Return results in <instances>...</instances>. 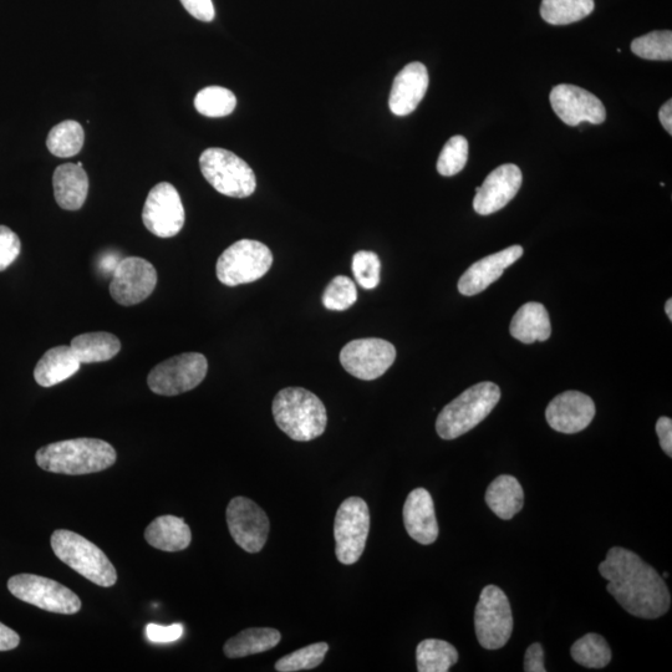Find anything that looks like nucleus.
I'll return each mask as SVG.
<instances>
[{"label": "nucleus", "mask_w": 672, "mask_h": 672, "mask_svg": "<svg viewBox=\"0 0 672 672\" xmlns=\"http://www.w3.org/2000/svg\"><path fill=\"white\" fill-rule=\"evenodd\" d=\"M599 573L607 580V590L616 602L636 618L658 619L669 612L668 585L638 554L614 547L600 563Z\"/></svg>", "instance_id": "obj_1"}, {"label": "nucleus", "mask_w": 672, "mask_h": 672, "mask_svg": "<svg viewBox=\"0 0 672 672\" xmlns=\"http://www.w3.org/2000/svg\"><path fill=\"white\" fill-rule=\"evenodd\" d=\"M116 451L99 439L54 442L39 448L35 460L44 471L81 476L108 470L116 462Z\"/></svg>", "instance_id": "obj_2"}, {"label": "nucleus", "mask_w": 672, "mask_h": 672, "mask_svg": "<svg viewBox=\"0 0 672 672\" xmlns=\"http://www.w3.org/2000/svg\"><path fill=\"white\" fill-rule=\"evenodd\" d=\"M273 416L279 429L290 439L299 442L318 439L328 424L323 401L303 388L279 391L273 401Z\"/></svg>", "instance_id": "obj_3"}, {"label": "nucleus", "mask_w": 672, "mask_h": 672, "mask_svg": "<svg viewBox=\"0 0 672 672\" xmlns=\"http://www.w3.org/2000/svg\"><path fill=\"white\" fill-rule=\"evenodd\" d=\"M501 400V390L493 383H480L444 407L436 421L437 434L455 440L481 424Z\"/></svg>", "instance_id": "obj_4"}, {"label": "nucleus", "mask_w": 672, "mask_h": 672, "mask_svg": "<svg viewBox=\"0 0 672 672\" xmlns=\"http://www.w3.org/2000/svg\"><path fill=\"white\" fill-rule=\"evenodd\" d=\"M55 556L76 573L99 587L110 588L117 582V573L106 554L80 534L59 529L52 536Z\"/></svg>", "instance_id": "obj_5"}, {"label": "nucleus", "mask_w": 672, "mask_h": 672, "mask_svg": "<svg viewBox=\"0 0 672 672\" xmlns=\"http://www.w3.org/2000/svg\"><path fill=\"white\" fill-rule=\"evenodd\" d=\"M200 167L207 182L224 196L246 198L256 191L257 180L251 166L231 151L216 147L203 151Z\"/></svg>", "instance_id": "obj_6"}, {"label": "nucleus", "mask_w": 672, "mask_h": 672, "mask_svg": "<svg viewBox=\"0 0 672 672\" xmlns=\"http://www.w3.org/2000/svg\"><path fill=\"white\" fill-rule=\"evenodd\" d=\"M272 264L273 254L266 244L242 239L218 258L217 278L227 287L253 283L266 276Z\"/></svg>", "instance_id": "obj_7"}, {"label": "nucleus", "mask_w": 672, "mask_h": 672, "mask_svg": "<svg viewBox=\"0 0 672 672\" xmlns=\"http://www.w3.org/2000/svg\"><path fill=\"white\" fill-rule=\"evenodd\" d=\"M475 629L478 643L487 650L501 649L511 639V604L507 595L496 585H487L482 590L476 605Z\"/></svg>", "instance_id": "obj_8"}, {"label": "nucleus", "mask_w": 672, "mask_h": 672, "mask_svg": "<svg viewBox=\"0 0 672 672\" xmlns=\"http://www.w3.org/2000/svg\"><path fill=\"white\" fill-rule=\"evenodd\" d=\"M370 531L368 504L359 497L341 503L334 523L335 554L340 563L353 565L363 556Z\"/></svg>", "instance_id": "obj_9"}, {"label": "nucleus", "mask_w": 672, "mask_h": 672, "mask_svg": "<svg viewBox=\"0 0 672 672\" xmlns=\"http://www.w3.org/2000/svg\"><path fill=\"white\" fill-rule=\"evenodd\" d=\"M9 592L22 602L55 614L80 612L81 600L65 585L34 574H18L8 580Z\"/></svg>", "instance_id": "obj_10"}, {"label": "nucleus", "mask_w": 672, "mask_h": 672, "mask_svg": "<svg viewBox=\"0 0 672 672\" xmlns=\"http://www.w3.org/2000/svg\"><path fill=\"white\" fill-rule=\"evenodd\" d=\"M207 371L206 356L181 354L155 366L147 378V385L157 395H181L197 388L205 380Z\"/></svg>", "instance_id": "obj_11"}, {"label": "nucleus", "mask_w": 672, "mask_h": 672, "mask_svg": "<svg viewBox=\"0 0 672 672\" xmlns=\"http://www.w3.org/2000/svg\"><path fill=\"white\" fill-rule=\"evenodd\" d=\"M396 359L395 346L384 339L369 338L350 341L341 350L340 363L354 378L379 379Z\"/></svg>", "instance_id": "obj_12"}, {"label": "nucleus", "mask_w": 672, "mask_h": 672, "mask_svg": "<svg viewBox=\"0 0 672 672\" xmlns=\"http://www.w3.org/2000/svg\"><path fill=\"white\" fill-rule=\"evenodd\" d=\"M229 533L233 541L248 553L261 552L269 534V519L257 503L246 497L229 502L226 512Z\"/></svg>", "instance_id": "obj_13"}, {"label": "nucleus", "mask_w": 672, "mask_h": 672, "mask_svg": "<svg viewBox=\"0 0 672 672\" xmlns=\"http://www.w3.org/2000/svg\"><path fill=\"white\" fill-rule=\"evenodd\" d=\"M185 220L180 193L171 183L161 182L152 188L142 211V221L152 234L160 238L175 237Z\"/></svg>", "instance_id": "obj_14"}, {"label": "nucleus", "mask_w": 672, "mask_h": 672, "mask_svg": "<svg viewBox=\"0 0 672 672\" xmlns=\"http://www.w3.org/2000/svg\"><path fill=\"white\" fill-rule=\"evenodd\" d=\"M156 284L157 272L149 261L127 257L116 264L110 294L117 304L131 307L149 298Z\"/></svg>", "instance_id": "obj_15"}, {"label": "nucleus", "mask_w": 672, "mask_h": 672, "mask_svg": "<svg viewBox=\"0 0 672 672\" xmlns=\"http://www.w3.org/2000/svg\"><path fill=\"white\" fill-rule=\"evenodd\" d=\"M549 100L556 115L568 126H578L582 122L599 125L607 119V110L602 101L579 86L557 85Z\"/></svg>", "instance_id": "obj_16"}, {"label": "nucleus", "mask_w": 672, "mask_h": 672, "mask_svg": "<svg viewBox=\"0 0 672 672\" xmlns=\"http://www.w3.org/2000/svg\"><path fill=\"white\" fill-rule=\"evenodd\" d=\"M522 181V171L518 166L506 164L496 168L487 176L483 185L476 188L473 208L481 216L501 211L516 197Z\"/></svg>", "instance_id": "obj_17"}, {"label": "nucleus", "mask_w": 672, "mask_h": 672, "mask_svg": "<svg viewBox=\"0 0 672 672\" xmlns=\"http://www.w3.org/2000/svg\"><path fill=\"white\" fill-rule=\"evenodd\" d=\"M594 416V401L579 391H565L554 397L546 410L548 425L568 435L587 429Z\"/></svg>", "instance_id": "obj_18"}, {"label": "nucleus", "mask_w": 672, "mask_h": 672, "mask_svg": "<svg viewBox=\"0 0 672 672\" xmlns=\"http://www.w3.org/2000/svg\"><path fill=\"white\" fill-rule=\"evenodd\" d=\"M523 256L521 246H512L503 251L482 258L472 264L458 282V290L466 297L480 294L483 290L497 282L508 267L516 263Z\"/></svg>", "instance_id": "obj_19"}, {"label": "nucleus", "mask_w": 672, "mask_h": 672, "mask_svg": "<svg viewBox=\"0 0 672 672\" xmlns=\"http://www.w3.org/2000/svg\"><path fill=\"white\" fill-rule=\"evenodd\" d=\"M429 71L422 63H410L396 75L390 93L392 114L407 116L417 109L429 89Z\"/></svg>", "instance_id": "obj_20"}, {"label": "nucleus", "mask_w": 672, "mask_h": 672, "mask_svg": "<svg viewBox=\"0 0 672 672\" xmlns=\"http://www.w3.org/2000/svg\"><path fill=\"white\" fill-rule=\"evenodd\" d=\"M404 523L407 533L417 543L430 546L439 537L434 500L425 488H416L406 498Z\"/></svg>", "instance_id": "obj_21"}, {"label": "nucleus", "mask_w": 672, "mask_h": 672, "mask_svg": "<svg viewBox=\"0 0 672 672\" xmlns=\"http://www.w3.org/2000/svg\"><path fill=\"white\" fill-rule=\"evenodd\" d=\"M53 187L55 200L63 210L78 211L88 198L89 178L83 166L65 164L56 168Z\"/></svg>", "instance_id": "obj_22"}, {"label": "nucleus", "mask_w": 672, "mask_h": 672, "mask_svg": "<svg viewBox=\"0 0 672 672\" xmlns=\"http://www.w3.org/2000/svg\"><path fill=\"white\" fill-rule=\"evenodd\" d=\"M80 366L71 346H56L39 360L35 366L34 379L43 388H52L78 373Z\"/></svg>", "instance_id": "obj_23"}, {"label": "nucleus", "mask_w": 672, "mask_h": 672, "mask_svg": "<svg viewBox=\"0 0 672 672\" xmlns=\"http://www.w3.org/2000/svg\"><path fill=\"white\" fill-rule=\"evenodd\" d=\"M145 539L151 547L160 549V551L180 552L190 546L192 533L182 518L161 516L146 528Z\"/></svg>", "instance_id": "obj_24"}, {"label": "nucleus", "mask_w": 672, "mask_h": 672, "mask_svg": "<svg viewBox=\"0 0 672 672\" xmlns=\"http://www.w3.org/2000/svg\"><path fill=\"white\" fill-rule=\"evenodd\" d=\"M509 332L523 344L548 340L551 338L552 327L547 309L539 303L524 304L514 314Z\"/></svg>", "instance_id": "obj_25"}, {"label": "nucleus", "mask_w": 672, "mask_h": 672, "mask_svg": "<svg viewBox=\"0 0 672 672\" xmlns=\"http://www.w3.org/2000/svg\"><path fill=\"white\" fill-rule=\"evenodd\" d=\"M486 503L498 518L509 521L523 508L524 492L521 483L513 476H498L487 488Z\"/></svg>", "instance_id": "obj_26"}, {"label": "nucleus", "mask_w": 672, "mask_h": 672, "mask_svg": "<svg viewBox=\"0 0 672 672\" xmlns=\"http://www.w3.org/2000/svg\"><path fill=\"white\" fill-rule=\"evenodd\" d=\"M282 635L271 628H252L241 631L224 644V654L229 659L247 658V656L266 653L276 648Z\"/></svg>", "instance_id": "obj_27"}, {"label": "nucleus", "mask_w": 672, "mask_h": 672, "mask_svg": "<svg viewBox=\"0 0 672 672\" xmlns=\"http://www.w3.org/2000/svg\"><path fill=\"white\" fill-rule=\"evenodd\" d=\"M70 346L81 364L104 363L120 353L121 341L114 334L98 332L75 336Z\"/></svg>", "instance_id": "obj_28"}, {"label": "nucleus", "mask_w": 672, "mask_h": 672, "mask_svg": "<svg viewBox=\"0 0 672 672\" xmlns=\"http://www.w3.org/2000/svg\"><path fill=\"white\" fill-rule=\"evenodd\" d=\"M417 670L420 672H447L458 661V653L445 640L427 639L416 649Z\"/></svg>", "instance_id": "obj_29"}, {"label": "nucleus", "mask_w": 672, "mask_h": 672, "mask_svg": "<svg viewBox=\"0 0 672 672\" xmlns=\"http://www.w3.org/2000/svg\"><path fill=\"white\" fill-rule=\"evenodd\" d=\"M594 0H542L541 15L548 24L577 23L593 13Z\"/></svg>", "instance_id": "obj_30"}, {"label": "nucleus", "mask_w": 672, "mask_h": 672, "mask_svg": "<svg viewBox=\"0 0 672 672\" xmlns=\"http://www.w3.org/2000/svg\"><path fill=\"white\" fill-rule=\"evenodd\" d=\"M575 663L588 669H603L612 661V650L602 635L587 634L575 641L570 649Z\"/></svg>", "instance_id": "obj_31"}, {"label": "nucleus", "mask_w": 672, "mask_h": 672, "mask_svg": "<svg viewBox=\"0 0 672 672\" xmlns=\"http://www.w3.org/2000/svg\"><path fill=\"white\" fill-rule=\"evenodd\" d=\"M85 134L83 126L76 121H63L49 132L48 150L60 159L78 155L83 149Z\"/></svg>", "instance_id": "obj_32"}, {"label": "nucleus", "mask_w": 672, "mask_h": 672, "mask_svg": "<svg viewBox=\"0 0 672 672\" xmlns=\"http://www.w3.org/2000/svg\"><path fill=\"white\" fill-rule=\"evenodd\" d=\"M237 106L236 95L222 86H208L202 89L195 98V108L207 117H224L231 115Z\"/></svg>", "instance_id": "obj_33"}, {"label": "nucleus", "mask_w": 672, "mask_h": 672, "mask_svg": "<svg viewBox=\"0 0 672 672\" xmlns=\"http://www.w3.org/2000/svg\"><path fill=\"white\" fill-rule=\"evenodd\" d=\"M631 52L646 60L670 61L672 59V33L670 30L651 32L631 43Z\"/></svg>", "instance_id": "obj_34"}, {"label": "nucleus", "mask_w": 672, "mask_h": 672, "mask_svg": "<svg viewBox=\"0 0 672 672\" xmlns=\"http://www.w3.org/2000/svg\"><path fill=\"white\" fill-rule=\"evenodd\" d=\"M329 646L327 643H317L305 646L294 653L284 656L276 664L279 672H297L318 668L327 655Z\"/></svg>", "instance_id": "obj_35"}, {"label": "nucleus", "mask_w": 672, "mask_h": 672, "mask_svg": "<svg viewBox=\"0 0 672 672\" xmlns=\"http://www.w3.org/2000/svg\"><path fill=\"white\" fill-rule=\"evenodd\" d=\"M468 141L461 135L451 137L437 160V171L441 176L451 177L465 168L468 160Z\"/></svg>", "instance_id": "obj_36"}, {"label": "nucleus", "mask_w": 672, "mask_h": 672, "mask_svg": "<svg viewBox=\"0 0 672 672\" xmlns=\"http://www.w3.org/2000/svg\"><path fill=\"white\" fill-rule=\"evenodd\" d=\"M356 300H358V290H356L354 280L344 276L335 277L323 294L324 307L335 310V312H344L353 307Z\"/></svg>", "instance_id": "obj_37"}, {"label": "nucleus", "mask_w": 672, "mask_h": 672, "mask_svg": "<svg viewBox=\"0 0 672 672\" xmlns=\"http://www.w3.org/2000/svg\"><path fill=\"white\" fill-rule=\"evenodd\" d=\"M381 263L378 254L360 251L353 258V273L356 283L364 289H374L380 283Z\"/></svg>", "instance_id": "obj_38"}, {"label": "nucleus", "mask_w": 672, "mask_h": 672, "mask_svg": "<svg viewBox=\"0 0 672 672\" xmlns=\"http://www.w3.org/2000/svg\"><path fill=\"white\" fill-rule=\"evenodd\" d=\"M22 243L12 229L7 226H0V272L8 269L17 261Z\"/></svg>", "instance_id": "obj_39"}, {"label": "nucleus", "mask_w": 672, "mask_h": 672, "mask_svg": "<svg viewBox=\"0 0 672 672\" xmlns=\"http://www.w3.org/2000/svg\"><path fill=\"white\" fill-rule=\"evenodd\" d=\"M146 635L154 643H172L183 635V626L181 624L170 626L149 624L146 626Z\"/></svg>", "instance_id": "obj_40"}, {"label": "nucleus", "mask_w": 672, "mask_h": 672, "mask_svg": "<svg viewBox=\"0 0 672 672\" xmlns=\"http://www.w3.org/2000/svg\"><path fill=\"white\" fill-rule=\"evenodd\" d=\"M181 3L193 18L201 22L210 23L215 19V5L212 0H181Z\"/></svg>", "instance_id": "obj_41"}, {"label": "nucleus", "mask_w": 672, "mask_h": 672, "mask_svg": "<svg viewBox=\"0 0 672 672\" xmlns=\"http://www.w3.org/2000/svg\"><path fill=\"white\" fill-rule=\"evenodd\" d=\"M524 671L526 672H546L544 666V650L541 644H532L526 651L524 658Z\"/></svg>", "instance_id": "obj_42"}, {"label": "nucleus", "mask_w": 672, "mask_h": 672, "mask_svg": "<svg viewBox=\"0 0 672 672\" xmlns=\"http://www.w3.org/2000/svg\"><path fill=\"white\" fill-rule=\"evenodd\" d=\"M656 434L659 436L660 446L666 455L672 456V420L670 417H660L656 422Z\"/></svg>", "instance_id": "obj_43"}, {"label": "nucleus", "mask_w": 672, "mask_h": 672, "mask_svg": "<svg viewBox=\"0 0 672 672\" xmlns=\"http://www.w3.org/2000/svg\"><path fill=\"white\" fill-rule=\"evenodd\" d=\"M20 638L14 630L0 623V651H9L18 648Z\"/></svg>", "instance_id": "obj_44"}, {"label": "nucleus", "mask_w": 672, "mask_h": 672, "mask_svg": "<svg viewBox=\"0 0 672 672\" xmlns=\"http://www.w3.org/2000/svg\"><path fill=\"white\" fill-rule=\"evenodd\" d=\"M659 119L661 124H663L664 129L672 134V100H669L668 103H665L661 106L659 111Z\"/></svg>", "instance_id": "obj_45"}, {"label": "nucleus", "mask_w": 672, "mask_h": 672, "mask_svg": "<svg viewBox=\"0 0 672 672\" xmlns=\"http://www.w3.org/2000/svg\"><path fill=\"white\" fill-rule=\"evenodd\" d=\"M665 312L668 314L670 320H672V299H669L665 304Z\"/></svg>", "instance_id": "obj_46"}, {"label": "nucleus", "mask_w": 672, "mask_h": 672, "mask_svg": "<svg viewBox=\"0 0 672 672\" xmlns=\"http://www.w3.org/2000/svg\"><path fill=\"white\" fill-rule=\"evenodd\" d=\"M663 577H664V578H669V573H664V574H663Z\"/></svg>", "instance_id": "obj_47"}]
</instances>
